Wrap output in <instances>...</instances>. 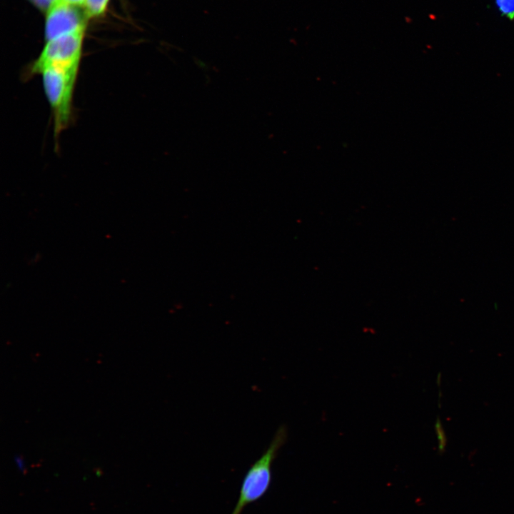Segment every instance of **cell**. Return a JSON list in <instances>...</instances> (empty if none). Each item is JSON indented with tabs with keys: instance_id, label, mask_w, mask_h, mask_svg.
<instances>
[{
	"instance_id": "2",
	"label": "cell",
	"mask_w": 514,
	"mask_h": 514,
	"mask_svg": "<svg viewBox=\"0 0 514 514\" xmlns=\"http://www.w3.org/2000/svg\"><path fill=\"white\" fill-rule=\"evenodd\" d=\"M79 69L49 68L39 74L51 109L54 133L56 138L69 126Z\"/></svg>"
},
{
	"instance_id": "5",
	"label": "cell",
	"mask_w": 514,
	"mask_h": 514,
	"mask_svg": "<svg viewBox=\"0 0 514 514\" xmlns=\"http://www.w3.org/2000/svg\"><path fill=\"white\" fill-rule=\"evenodd\" d=\"M110 0H85V14L87 17H97L106 11Z\"/></svg>"
},
{
	"instance_id": "10",
	"label": "cell",
	"mask_w": 514,
	"mask_h": 514,
	"mask_svg": "<svg viewBox=\"0 0 514 514\" xmlns=\"http://www.w3.org/2000/svg\"><path fill=\"white\" fill-rule=\"evenodd\" d=\"M31 1H33V0H30Z\"/></svg>"
},
{
	"instance_id": "7",
	"label": "cell",
	"mask_w": 514,
	"mask_h": 514,
	"mask_svg": "<svg viewBox=\"0 0 514 514\" xmlns=\"http://www.w3.org/2000/svg\"><path fill=\"white\" fill-rule=\"evenodd\" d=\"M59 0H33V3L41 10L47 11L49 7Z\"/></svg>"
},
{
	"instance_id": "1",
	"label": "cell",
	"mask_w": 514,
	"mask_h": 514,
	"mask_svg": "<svg viewBox=\"0 0 514 514\" xmlns=\"http://www.w3.org/2000/svg\"><path fill=\"white\" fill-rule=\"evenodd\" d=\"M286 438V430L281 427L269 446L246 473L239 495L231 514H242L250 504L262 498L268 491L272 480V464Z\"/></svg>"
},
{
	"instance_id": "3",
	"label": "cell",
	"mask_w": 514,
	"mask_h": 514,
	"mask_svg": "<svg viewBox=\"0 0 514 514\" xmlns=\"http://www.w3.org/2000/svg\"><path fill=\"white\" fill-rule=\"evenodd\" d=\"M85 30L46 41L29 75L39 74L49 68L79 69Z\"/></svg>"
},
{
	"instance_id": "4",
	"label": "cell",
	"mask_w": 514,
	"mask_h": 514,
	"mask_svg": "<svg viewBox=\"0 0 514 514\" xmlns=\"http://www.w3.org/2000/svg\"><path fill=\"white\" fill-rule=\"evenodd\" d=\"M46 41L86 29V14L76 6L59 0L46 11Z\"/></svg>"
},
{
	"instance_id": "9",
	"label": "cell",
	"mask_w": 514,
	"mask_h": 514,
	"mask_svg": "<svg viewBox=\"0 0 514 514\" xmlns=\"http://www.w3.org/2000/svg\"><path fill=\"white\" fill-rule=\"evenodd\" d=\"M69 4L79 6H84L85 0H62Z\"/></svg>"
},
{
	"instance_id": "6",
	"label": "cell",
	"mask_w": 514,
	"mask_h": 514,
	"mask_svg": "<svg viewBox=\"0 0 514 514\" xmlns=\"http://www.w3.org/2000/svg\"><path fill=\"white\" fill-rule=\"evenodd\" d=\"M495 4L503 16L514 20V0H495Z\"/></svg>"
},
{
	"instance_id": "8",
	"label": "cell",
	"mask_w": 514,
	"mask_h": 514,
	"mask_svg": "<svg viewBox=\"0 0 514 514\" xmlns=\"http://www.w3.org/2000/svg\"><path fill=\"white\" fill-rule=\"evenodd\" d=\"M14 461L19 470L24 472L25 470V463L21 456L17 455L14 457Z\"/></svg>"
}]
</instances>
